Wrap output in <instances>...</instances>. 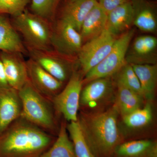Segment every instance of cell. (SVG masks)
I'll return each mask as SVG.
<instances>
[{
  "label": "cell",
  "mask_w": 157,
  "mask_h": 157,
  "mask_svg": "<svg viewBox=\"0 0 157 157\" xmlns=\"http://www.w3.org/2000/svg\"><path fill=\"white\" fill-rule=\"evenodd\" d=\"M98 0H70L62 11L61 19L70 23L80 33L82 25Z\"/></svg>",
  "instance_id": "15"
},
{
  "label": "cell",
  "mask_w": 157,
  "mask_h": 157,
  "mask_svg": "<svg viewBox=\"0 0 157 157\" xmlns=\"http://www.w3.org/2000/svg\"><path fill=\"white\" fill-rule=\"evenodd\" d=\"M134 11L133 24L141 31L153 33L157 28V20L154 8L145 0H132Z\"/></svg>",
  "instance_id": "18"
},
{
  "label": "cell",
  "mask_w": 157,
  "mask_h": 157,
  "mask_svg": "<svg viewBox=\"0 0 157 157\" xmlns=\"http://www.w3.org/2000/svg\"><path fill=\"white\" fill-rule=\"evenodd\" d=\"M21 113L18 91L11 87L0 91V135L20 117Z\"/></svg>",
  "instance_id": "11"
},
{
  "label": "cell",
  "mask_w": 157,
  "mask_h": 157,
  "mask_svg": "<svg viewBox=\"0 0 157 157\" xmlns=\"http://www.w3.org/2000/svg\"><path fill=\"white\" fill-rule=\"evenodd\" d=\"M154 142L147 140L129 141L118 145L114 152L119 157H146Z\"/></svg>",
  "instance_id": "23"
},
{
  "label": "cell",
  "mask_w": 157,
  "mask_h": 157,
  "mask_svg": "<svg viewBox=\"0 0 157 157\" xmlns=\"http://www.w3.org/2000/svg\"><path fill=\"white\" fill-rule=\"evenodd\" d=\"M124 123L128 128H139L150 123L153 118L151 104L147 103L143 107H140L123 117Z\"/></svg>",
  "instance_id": "25"
},
{
  "label": "cell",
  "mask_w": 157,
  "mask_h": 157,
  "mask_svg": "<svg viewBox=\"0 0 157 157\" xmlns=\"http://www.w3.org/2000/svg\"><path fill=\"white\" fill-rule=\"evenodd\" d=\"M82 90L80 105L93 107L111 92L112 83L108 77L98 78L90 82Z\"/></svg>",
  "instance_id": "17"
},
{
  "label": "cell",
  "mask_w": 157,
  "mask_h": 157,
  "mask_svg": "<svg viewBox=\"0 0 157 157\" xmlns=\"http://www.w3.org/2000/svg\"><path fill=\"white\" fill-rule=\"evenodd\" d=\"M116 39L115 36L106 29L82 45L78 54L85 75L106 57L112 49Z\"/></svg>",
  "instance_id": "7"
},
{
  "label": "cell",
  "mask_w": 157,
  "mask_h": 157,
  "mask_svg": "<svg viewBox=\"0 0 157 157\" xmlns=\"http://www.w3.org/2000/svg\"><path fill=\"white\" fill-rule=\"evenodd\" d=\"M80 33L72 24L61 19L52 30V46L59 54L72 56L78 54L82 45Z\"/></svg>",
  "instance_id": "8"
},
{
  "label": "cell",
  "mask_w": 157,
  "mask_h": 157,
  "mask_svg": "<svg viewBox=\"0 0 157 157\" xmlns=\"http://www.w3.org/2000/svg\"><path fill=\"white\" fill-rule=\"evenodd\" d=\"M117 73V83L143 98L140 82L131 64L127 63Z\"/></svg>",
  "instance_id": "26"
},
{
  "label": "cell",
  "mask_w": 157,
  "mask_h": 157,
  "mask_svg": "<svg viewBox=\"0 0 157 157\" xmlns=\"http://www.w3.org/2000/svg\"><path fill=\"white\" fill-rule=\"evenodd\" d=\"M107 14L97 4L85 17L80 33L82 40H90L106 29Z\"/></svg>",
  "instance_id": "19"
},
{
  "label": "cell",
  "mask_w": 157,
  "mask_h": 157,
  "mask_svg": "<svg viewBox=\"0 0 157 157\" xmlns=\"http://www.w3.org/2000/svg\"><path fill=\"white\" fill-rule=\"evenodd\" d=\"M146 157H157V143L155 141L149 151Z\"/></svg>",
  "instance_id": "31"
},
{
  "label": "cell",
  "mask_w": 157,
  "mask_h": 157,
  "mask_svg": "<svg viewBox=\"0 0 157 157\" xmlns=\"http://www.w3.org/2000/svg\"><path fill=\"white\" fill-rule=\"evenodd\" d=\"M129 0H98V4L107 14Z\"/></svg>",
  "instance_id": "29"
},
{
  "label": "cell",
  "mask_w": 157,
  "mask_h": 157,
  "mask_svg": "<svg viewBox=\"0 0 157 157\" xmlns=\"http://www.w3.org/2000/svg\"><path fill=\"white\" fill-rule=\"evenodd\" d=\"M68 134L74 146L77 157H95L90 148L78 121L67 125Z\"/></svg>",
  "instance_id": "24"
},
{
  "label": "cell",
  "mask_w": 157,
  "mask_h": 157,
  "mask_svg": "<svg viewBox=\"0 0 157 157\" xmlns=\"http://www.w3.org/2000/svg\"><path fill=\"white\" fill-rule=\"evenodd\" d=\"M0 50L2 52L25 53V47L13 24L0 14Z\"/></svg>",
  "instance_id": "16"
},
{
  "label": "cell",
  "mask_w": 157,
  "mask_h": 157,
  "mask_svg": "<svg viewBox=\"0 0 157 157\" xmlns=\"http://www.w3.org/2000/svg\"><path fill=\"white\" fill-rule=\"evenodd\" d=\"M134 11L128 1L107 14L106 29L114 36L126 30L133 23Z\"/></svg>",
  "instance_id": "14"
},
{
  "label": "cell",
  "mask_w": 157,
  "mask_h": 157,
  "mask_svg": "<svg viewBox=\"0 0 157 157\" xmlns=\"http://www.w3.org/2000/svg\"><path fill=\"white\" fill-rule=\"evenodd\" d=\"M119 114L115 105L104 112H82L78 116L82 134L95 157H109L120 144L117 125Z\"/></svg>",
  "instance_id": "2"
},
{
  "label": "cell",
  "mask_w": 157,
  "mask_h": 157,
  "mask_svg": "<svg viewBox=\"0 0 157 157\" xmlns=\"http://www.w3.org/2000/svg\"><path fill=\"white\" fill-rule=\"evenodd\" d=\"M50 147L39 157H77L64 123L61 124L57 138Z\"/></svg>",
  "instance_id": "20"
},
{
  "label": "cell",
  "mask_w": 157,
  "mask_h": 157,
  "mask_svg": "<svg viewBox=\"0 0 157 157\" xmlns=\"http://www.w3.org/2000/svg\"><path fill=\"white\" fill-rule=\"evenodd\" d=\"M83 81L80 74L74 71L63 90L51 101L55 110L68 121H77Z\"/></svg>",
  "instance_id": "6"
},
{
  "label": "cell",
  "mask_w": 157,
  "mask_h": 157,
  "mask_svg": "<svg viewBox=\"0 0 157 157\" xmlns=\"http://www.w3.org/2000/svg\"><path fill=\"white\" fill-rule=\"evenodd\" d=\"M12 24L22 35L29 49L51 51L52 29L48 20L25 10L14 16Z\"/></svg>",
  "instance_id": "4"
},
{
  "label": "cell",
  "mask_w": 157,
  "mask_h": 157,
  "mask_svg": "<svg viewBox=\"0 0 157 157\" xmlns=\"http://www.w3.org/2000/svg\"><path fill=\"white\" fill-rule=\"evenodd\" d=\"M29 80L36 90L51 102L63 86V82L44 70L32 58L26 62Z\"/></svg>",
  "instance_id": "9"
},
{
  "label": "cell",
  "mask_w": 157,
  "mask_h": 157,
  "mask_svg": "<svg viewBox=\"0 0 157 157\" xmlns=\"http://www.w3.org/2000/svg\"><path fill=\"white\" fill-rule=\"evenodd\" d=\"M32 59L44 70L59 81L63 82L67 78V65L51 51H39L29 49Z\"/></svg>",
  "instance_id": "13"
},
{
  "label": "cell",
  "mask_w": 157,
  "mask_h": 157,
  "mask_svg": "<svg viewBox=\"0 0 157 157\" xmlns=\"http://www.w3.org/2000/svg\"><path fill=\"white\" fill-rule=\"evenodd\" d=\"M33 13L48 20L53 16L60 0H31Z\"/></svg>",
  "instance_id": "27"
},
{
  "label": "cell",
  "mask_w": 157,
  "mask_h": 157,
  "mask_svg": "<svg viewBox=\"0 0 157 157\" xmlns=\"http://www.w3.org/2000/svg\"><path fill=\"white\" fill-rule=\"evenodd\" d=\"M18 93L22 106L21 117L49 134L54 133L56 122L51 102L36 90L29 80Z\"/></svg>",
  "instance_id": "3"
},
{
  "label": "cell",
  "mask_w": 157,
  "mask_h": 157,
  "mask_svg": "<svg viewBox=\"0 0 157 157\" xmlns=\"http://www.w3.org/2000/svg\"><path fill=\"white\" fill-rule=\"evenodd\" d=\"M131 65L139 79L144 98L147 100L152 99L156 86L157 65Z\"/></svg>",
  "instance_id": "21"
},
{
  "label": "cell",
  "mask_w": 157,
  "mask_h": 157,
  "mask_svg": "<svg viewBox=\"0 0 157 157\" xmlns=\"http://www.w3.org/2000/svg\"><path fill=\"white\" fill-rule=\"evenodd\" d=\"M52 141L50 134L21 117L0 135V157H39Z\"/></svg>",
  "instance_id": "1"
},
{
  "label": "cell",
  "mask_w": 157,
  "mask_h": 157,
  "mask_svg": "<svg viewBox=\"0 0 157 157\" xmlns=\"http://www.w3.org/2000/svg\"><path fill=\"white\" fill-rule=\"evenodd\" d=\"M30 0H0V14L14 16L25 10Z\"/></svg>",
  "instance_id": "28"
},
{
  "label": "cell",
  "mask_w": 157,
  "mask_h": 157,
  "mask_svg": "<svg viewBox=\"0 0 157 157\" xmlns=\"http://www.w3.org/2000/svg\"><path fill=\"white\" fill-rule=\"evenodd\" d=\"M157 39L152 36H140L133 42L132 49L127 55V63L131 64H155Z\"/></svg>",
  "instance_id": "12"
},
{
  "label": "cell",
  "mask_w": 157,
  "mask_h": 157,
  "mask_svg": "<svg viewBox=\"0 0 157 157\" xmlns=\"http://www.w3.org/2000/svg\"><path fill=\"white\" fill-rule=\"evenodd\" d=\"M10 87L6 78L2 62L0 58V91L7 89Z\"/></svg>",
  "instance_id": "30"
},
{
  "label": "cell",
  "mask_w": 157,
  "mask_h": 157,
  "mask_svg": "<svg viewBox=\"0 0 157 157\" xmlns=\"http://www.w3.org/2000/svg\"><path fill=\"white\" fill-rule=\"evenodd\" d=\"M135 31L131 30L116 39L112 49L98 65L85 75L84 82L107 78L117 73L127 63L126 56Z\"/></svg>",
  "instance_id": "5"
},
{
  "label": "cell",
  "mask_w": 157,
  "mask_h": 157,
  "mask_svg": "<svg viewBox=\"0 0 157 157\" xmlns=\"http://www.w3.org/2000/svg\"><path fill=\"white\" fill-rule=\"evenodd\" d=\"M117 97L115 105L122 117L141 107L144 99L142 96L120 83H117Z\"/></svg>",
  "instance_id": "22"
},
{
  "label": "cell",
  "mask_w": 157,
  "mask_h": 157,
  "mask_svg": "<svg viewBox=\"0 0 157 157\" xmlns=\"http://www.w3.org/2000/svg\"><path fill=\"white\" fill-rule=\"evenodd\" d=\"M21 55L5 52L0 55L8 84L17 91L29 81L26 63Z\"/></svg>",
  "instance_id": "10"
}]
</instances>
